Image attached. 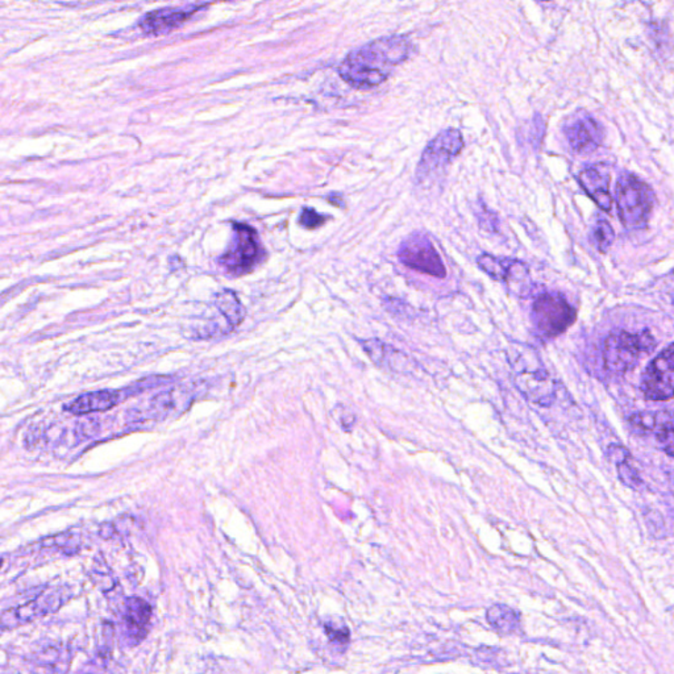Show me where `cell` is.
I'll list each match as a JSON object with an SVG mask.
<instances>
[{"mask_svg": "<svg viewBox=\"0 0 674 674\" xmlns=\"http://www.w3.org/2000/svg\"><path fill=\"white\" fill-rule=\"evenodd\" d=\"M411 51L413 43L407 36L381 37L347 55L338 68V74L360 89L378 86L390 77L396 66L410 57Z\"/></svg>", "mask_w": 674, "mask_h": 674, "instance_id": "6da1fadb", "label": "cell"}, {"mask_svg": "<svg viewBox=\"0 0 674 674\" xmlns=\"http://www.w3.org/2000/svg\"><path fill=\"white\" fill-rule=\"evenodd\" d=\"M618 215L627 230L646 229L652 214L655 194L653 190L635 174H620L615 188Z\"/></svg>", "mask_w": 674, "mask_h": 674, "instance_id": "7a4b0ae2", "label": "cell"}, {"mask_svg": "<svg viewBox=\"0 0 674 674\" xmlns=\"http://www.w3.org/2000/svg\"><path fill=\"white\" fill-rule=\"evenodd\" d=\"M656 346V338L650 331L636 335L627 331L612 332L603 343V365L611 375H626L638 365L643 353L652 352Z\"/></svg>", "mask_w": 674, "mask_h": 674, "instance_id": "3957f363", "label": "cell"}, {"mask_svg": "<svg viewBox=\"0 0 674 674\" xmlns=\"http://www.w3.org/2000/svg\"><path fill=\"white\" fill-rule=\"evenodd\" d=\"M264 255L256 230L247 224L235 223L232 240L226 253L219 259V265L233 276H244L255 269Z\"/></svg>", "mask_w": 674, "mask_h": 674, "instance_id": "277c9868", "label": "cell"}, {"mask_svg": "<svg viewBox=\"0 0 674 674\" xmlns=\"http://www.w3.org/2000/svg\"><path fill=\"white\" fill-rule=\"evenodd\" d=\"M531 319L540 337L552 338L564 334L574 323L576 310L560 294L544 293L533 302Z\"/></svg>", "mask_w": 674, "mask_h": 674, "instance_id": "5b68a950", "label": "cell"}, {"mask_svg": "<svg viewBox=\"0 0 674 674\" xmlns=\"http://www.w3.org/2000/svg\"><path fill=\"white\" fill-rule=\"evenodd\" d=\"M464 148L463 133L454 128L442 131L434 140L428 142L416 171L419 182L440 173L454 157L459 156Z\"/></svg>", "mask_w": 674, "mask_h": 674, "instance_id": "8992f818", "label": "cell"}, {"mask_svg": "<svg viewBox=\"0 0 674 674\" xmlns=\"http://www.w3.org/2000/svg\"><path fill=\"white\" fill-rule=\"evenodd\" d=\"M398 259L405 267L428 274L436 278H445L446 269L442 257L425 233H414L401 244Z\"/></svg>", "mask_w": 674, "mask_h": 674, "instance_id": "52a82bcc", "label": "cell"}, {"mask_svg": "<svg viewBox=\"0 0 674 674\" xmlns=\"http://www.w3.org/2000/svg\"><path fill=\"white\" fill-rule=\"evenodd\" d=\"M68 598V591L63 588L49 589L34 600L24 603V605L5 610L0 615V629H17V627L27 624L29 621L39 620V618L45 617L48 614H54L63 606Z\"/></svg>", "mask_w": 674, "mask_h": 674, "instance_id": "ba28073f", "label": "cell"}, {"mask_svg": "<svg viewBox=\"0 0 674 674\" xmlns=\"http://www.w3.org/2000/svg\"><path fill=\"white\" fill-rule=\"evenodd\" d=\"M641 391L650 401L665 402L673 398L674 387V346L656 356L641 376Z\"/></svg>", "mask_w": 674, "mask_h": 674, "instance_id": "9c48e42d", "label": "cell"}, {"mask_svg": "<svg viewBox=\"0 0 674 674\" xmlns=\"http://www.w3.org/2000/svg\"><path fill=\"white\" fill-rule=\"evenodd\" d=\"M515 386L531 404L550 407L556 398V382L542 366L515 367Z\"/></svg>", "mask_w": 674, "mask_h": 674, "instance_id": "30bf717a", "label": "cell"}, {"mask_svg": "<svg viewBox=\"0 0 674 674\" xmlns=\"http://www.w3.org/2000/svg\"><path fill=\"white\" fill-rule=\"evenodd\" d=\"M564 135L571 151L580 156H589L602 145L605 131L593 116L579 113L565 125Z\"/></svg>", "mask_w": 674, "mask_h": 674, "instance_id": "8fae6325", "label": "cell"}, {"mask_svg": "<svg viewBox=\"0 0 674 674\" xmlns=\"http://www.w3.org/2000/svg\"><path fill=\"white\" fill-rule=\"evenodd\" d=\"M194 398V391L186 386L171 387L157 394L149 401L148 407L139 414V419L162 420L185 411Z\"/></svg>", "mask_w": 674, "mask_h": 674, "instance_id": "7c38bea8", "label": "cell"}, {"mask_svg": "<svg viewBox=\"0 0 674 674\" xmlns=\"http://www.w3.org/2000/svg\"><path fill=\"white\" fill-rule=\"evenodd\" d=\"M200 8H204V5L151 11L142 17L140 27L148 34H169L185 24L186 20H189Z\"/></svg>", "mask_w": 674, "mask_h": 674, "instance_id": "4fadbf2b", "label": "cell"}, {"mask_svg": "<svg viewBox=\"0 0 674 674\" xmlns=\"http://www.w3.org/2000/svg\"><path fill=\"white\" fill-rule=\"evenodd\" d=\"M581 188L605 212L611 211L612 197L610 192V174L601 166H589L579 174Z\"/></svg>", "mask_w": 674, "mask_h": 674, "instance_id": "5bb4252c", "label": "cell"}, {"mask_svg": "<svg viewBox=\"0 0 674 674\" xmlns=\"http://www.w3.org/2000/svg\"><path fill=\"white\" fill-rule=\"evenodd\" d=\"M477 265L487 276L499 282L522 281L528 276V267L524 262L494 257L489 253L478 256Z\"/></svg>", "mask_w": 674, "mask_h": 674, "instance_id": "9a60e30c", "label": "cell"}, {"mask_svg": "<svg viewBox=\"0 0 674 674\" xmlns=\"http://www.w3.org/2000/svg\"><path fill=\"white\" fill-rule=\"evenodd\" d=\"M124 391L116 390H99L93 393L83 394L78 396L74 402H72L66 407L69 413L74 415H86V414L101 413L110 408L115 407L124 399Z\"/></svg>", "mask_w": 674, "mask_h": 674, "instance_id": "2e32d148", "label": "cell"}, {"mask_svg": "<svg viewBox=\"0 0 674 674\" xmlns=\"http://www.w3.org/2000/svg\"><path fill=\"white\" fill-rule=\"evenodd\" d=\"M151 618V607L148 602L139 597L128 598L122 620L131 640L140 641L145 638Z\"/></svg>", "mask_w": 674, "mask_h": 674, "instance_id": "e0dca14e", "label": "cell"}, {"mask_svg": "<svg viewBox=\"0 0 674 674\" xmlns=\"http://www.w3.org/2000/svg\"><path fill=\"white\" fill-rule=\"evenodd\" d=\"M363 348L366 352V355L372 358L373 363L379 365V366L399 370L401 369V365L404 364L401 361V358L404 357L401 352L396 351L393 347L387 346V344L382 343V341L376 340V338L363 341Z\"/></svg>", "mask_w": 674, "mask_h": 674, "instance_id": "ac0fdd59", "label": "cell"}, {"mask_svg": "<svg viewBox=\"0 0 674 674\" xmlns=\"http://www.w3.org/2000/svg\"><path fill=\"white\" fill-rule=\"evenodd\" d=\"M486 620L490 626L501 634H513L521 624V617H519L518 612L506 605L490 607L486 612Z\"/></svg>", "mask_w": 674, "mask_h": 674, "instance_id": "d6986e66", "label": "cell"}, {"mask_svg": "<svg viewBox=\"0 0 674 674\" xmlns=\"http://www.w3.org/2000/svg\"><path fill=\"white\" fill-rule=\"evenodd\" d=\"M216 308L223 315L230 328H236L243 323L245 308L232 290H223L216 296Z\"/></svg>", "mask_w": 674, "mask_h": 674, "instance_id": "ffe728a7", "label": "cell"}, {"mask_svg": "<svg viewBox=\"0 0 674 674\" xmlns=\"http://www.w3.org/2000/svg\"><path fill=\"white\" fill-rule=\"evenodd\" d=\"M656 442L662 451L669 457H673L674 434L673 415L670 411H658V427L655 430Z\"/></svg>", "mask_w": 674, "mask_h": 674, "instance_id": "44dd1931", "label": "cell"}, {"mask_svg": "<svg viewBox=\"0 0 674 674\" xmlns=\"http://www.w3.org/2000/svg\"><path fill=\"white\" fill-rule=\"evenodd\" d=\"M615 240V232L611 224L605 219H600L593 227V241L601 253H606Z\"/></svg>", "mask_w": 674, "mask_h": 674, "instance_id": "7402d4cb", "label": "cell"}, {"mask_svg": "<svg viewBox=\"0 0 674 674\" xmlns=\"http://www.w3.org/2000/svg\"><path fill=\"white\" fill-rule=\"evenodd\" d=\"M630 425L636 435L646 436V435L653 434L658 427V413L643 411V413L634 414L630 416Z\"/></svg>", "mask_w": 674, "mask_h": 674, "instance_id": "603a6c76", "label": "cell"}, {"mask_svg": "<svg viewBox=\"0 0 674 674\" xmlns=\"http://www.w3.org/2000/svg\"><path fill=\"white\" fill-rule=\"evenodd\" d=\"M617 468L618 475H620V481L624 485L632 490H639L643 486V480H641L640 475H639L634 466L630 465L629 461L617 464Z\"/></svg>", "mask_w": 674, "mask_h": 674, "instance_id": "cb8c5ba5", "label": "cell"}, {"mask_svg": "<svg viewBox=\"0 0 674 674\" xmlns=\"http://www.w3.org/2000/svg\"><path fill=\"white\" fill-rule=\"evenodd\" d=\"M324 629H326V635L328 636L329 641H331L332 644L343 647L349 643L351 634H349V630L347 629V627H337L332 626V624H326Z\"/></svg>", "mask_w": 674, "mask_h": 674, "instance_id": "d4e9b609", "label": "cell"}, {"mask_svg": "<svg viewBox=\"0 0 674 674\" xmlns=\"http://www.w3.org/2000/svg\"><path fill=\"white\" fill-rule=\"evenodd\" d=\"M300 226L308 230H317L324 223L322 215L317 214L315 210L305 209L299 218Z\"/></svg>", "mask_w": 674, "mask_h": 674, "instance_id": "484cf974", "label": "cell"}, {"mask_svg": "<svg viewBox=\"0 0 674 674\" xmlns=\"http://www.w3.org/2000/svg\"><path fill=\"white\" fill-rule=\"evenodd\" d=\"M334 418L337 419L338 425H341L344 431H349L355 425L356 416L349 411L348 408L344 405H337L334 410Z\"/></svg>", "mask_w": 674, "mask_h": 674, "instance_id": "4316f807", "label": "cell"}, {"mask_svg": "<svg viewBox=\"0 0 674 674\" xmlns=\"http://www.w3.org/2000/svg\"><path fill=\"white\" fill-rule=\"evenodd\" d=\"M481 229L498 232V219L490 210L484 209L481 215H478Z\"/></svg>", "mask_w": 674, "mask_h": 674, "instance_id": "83f0119b", "label": "cell"}, {"mask_svg": "<svg viewBox=\"0 0 674 674\" xmlns=\"http://www.w3.org/2000/svg\"><path fill=\"white\" fill-rule=\"evenodd\" d=\"M609 459L617 465L623 461L631 460V454L623 445L611 444L609 446Z\"/></svg>", "mask_w": 674, "mask_h": 674, "instance_id": "f1b7e54d", "label": "cell"}, {"mask_svg": "<svg viewBox=\"0 0 674 674\" xmlns=\"http://www.w3.org/2000/svg\"><path fill=\"white\" fill-rule=\"evenodd\" d=\"M2 564H3L2 560H0V567H2Z\"/></svg>", "mask_w": 674, "mask_h": 674, "instance_id": "f546056e", "label": "cell"}]
</instances>
